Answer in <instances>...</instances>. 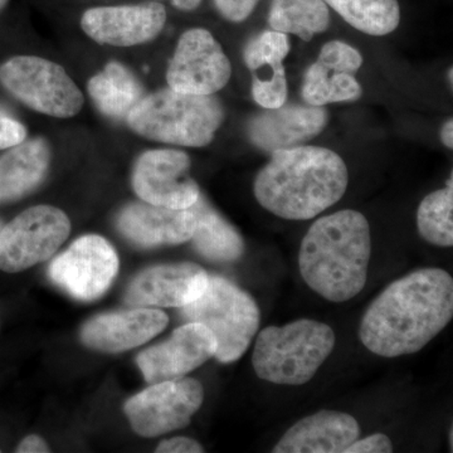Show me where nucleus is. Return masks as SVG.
I'll return each instance as SVG.
<instances>
[{
	"instance_id": "obj_1",
	"label": "nucleus",
	"mask_w": 453,
	"mask_h": 453,
	"mask_svg": "<svg viewBox=\"0 0 453 453\" xmlns=\"http://www.w3.org/2000/svg\"><path fill=\"white\" fill-rule=\"evenodd\" d=\"M452 318L451 275L442 268H421L375 297L363 316L359 338L375 356H410L436 338Z\"/></svg>"
},
{
	"instance_id": "obj_2",
	"label": "nucleus",
	"mask_w": 453,
	"mask_h": 453,
	"mask_svg": "<svg viewBox=\"0 0 453 453\" xmlns=\"http://www.w3.org/2000/svg\"><path fill=\"white\" fill-rule=\"evenodd\" d=\"M348 183V168L339 154L299 145L273 151L253 190L259 204L280 219L306 220L338 203Z\"/></svg>"
},
{
	"instance_id": "obj_3",
	"label": "nucleus",
	"mask_w": 453,
	"mask_h": 453,
	"mask_svg": "<svg viewBox=\"0 0 453 453\" xmlns=\"http://www.w3.org/2000/svg\"><path fill=\"white\" fill-rule=\"evenodd\" d=\"M372 255L368 220L357 211H336L310 226L301 242L299 267L306 285L332 303L365 288Z\"/></svg>"
},
{
	"instance_id": "obj_4",
	"label": "nucleus",
	"mask_w": 453,
	"mask_h": 453,
	"mask_svg": "<svg viewBox=\"0 0 453 453\" xmlns=\"http://www.w3.org/2000/svg\"><path fill=\"white\" fill-rule=\"evenodd\" d=\"M225 120V110L211 95L164 88L144 96L127 115V125L154 142L190 148L210 144Z\"/></svg>"
},
{
	"instance_id": "obj_5",
	"label": "nucleus",
	"mask_w": 453,
	"mask_h": 453,
	"mask_svg": "<svg viewBox=\"0 0 453 453\" xmlns=\"http://www.w3.org/2000/svg\"><path fill=\"white\" fill-rule=\"evenodd\" d=\"M335 333L320 321L300 319L258 334L252 365L262 380L303 386L314 378L335 348Z\"/></svg>"
},
{
	"instance_id": "obj_6",
	"label": "nucleus",
	"mask_w": 453,
	"mask_h": 453,
	"mask_svg": "<svg viewBox=\"0 0 453 453\" xmlns=\"http://www.w3.org/2000/svg\"><path fill=\"white\" fill-rule=\"evenodd\" d=\"M180 309L187 323L205 325L213 333L217 340L214 357L226 365L246 353L261 320L251 295L220 276H210L204 294Z\"/></svg>"
},
{
	"instance_id": "obj_7",
	"label": "nucleus",
	"mask_w": 453,
	"mask_h": 453,
	"mask_svg": "<svg viewBox=\"0 0 453 453\" xmlns=\"http://www.w3.org/2000/svg\"><path fill=\"white\" fill-rule=\"evenodd\" d=\"M0 83L35 111L73 118L81 111V89L61 65L35 56H17L0 65Z\"/></svg>"
},
{
	"instance_id": "obj_8",
	"label": "nucleus",
	"mask_w": 453,
	"mask_h": 453,
	"mask_svg": "<svg viewBox=\"0 0 453 453\" xmlns=\"http://www.w3.org/2000/svg\"><path fill=\"white\" fill-rule=\"evenodd\" d=\"M71 222L50 205H35L0 232V270L17 273L46 261L67 240Z\"/></svg>"
},
{
	"instance_id": "obj_9",
	"label": "nucleus",
	"mask_w": 453,
	"mask_h": 453,
	"mask_svg": "<svg viewBox=\"0 0 453 453\" xmlns=\"http://www.w3.org/2000/svg\"><path fill=\"white\" fill-rule=\"evenodd\" d=\"M204 401V389L193 378L159 381L131 396L125 413L142 437H157L187 427Z\"/></svg>"
},
{
	"instance_id": "obj_10",
	"label": "nucleus",
	"mask_w": 453,
	"mask_h": 453,
	"mask_svg": "<svg viewBox=\"0 0 453 453\" xmlns=\"http://www.w3.org/2000/svg\"><path fill=\"white\" fill-rule=\"evenodd\" d=\"M119 257L105 238L82 235L50 262L49 276L73 299L94 301L103 296L118 275Z\"/></svg>"
},
{
	"instance_id": "obj_11",
	"label": "nucleus",
	"mask_w": 453,
	"mask_h": 453,
	"mask_svg": "<svg viewBox=\"0 0 453 453\" xmlns=\"http://www.w3.org/2000/svg\"><path fill=\"white\" fill-rule=\"evenodd\" d=\"M232 67L216 38L202 28L189 29L179 38L166 73L169 88L192 95H213L229 79Z\"/></svg>"
},
{
	"instance_id": "obj_12",
	"label": "nucleus",
	"mask_w": 453,
	"mask_h": 453,
	"mask_svg": "<svg viewBox=\"0 0 453 453\" xmlns=\"http://www.w3.org/2000/svg\"><path fill=\"white\" fill-rule=\"evenodd\" d=\"M133 187L142 201L172 210H188L201 196L190 177L189 157L172 149L142 154L134 168Z\"/></svg>"
},
{
	"instance_id": "obj_13",
	"label": "nucleus",
	"mask_w": 453,
	"mask_h": 453,
	"mask_svg": "<svg viewBox=\"0 0 453 453\" xmlns=\"http://www.w3.org/2000/svg\"><path fill=\"white\" fill-rule=\"evenodd\" d=\"M217 340L205 325L187 323L168 340L146 349L136 363L149 384L178 380L216 356Z\"/></svg>"
},
{
	"instance_id": "obj_14",
	"label": "nucleus",
	"mask_w": 453,
	"mask_h": 453,
	"mask_svg": "<svg viewBox=\"0 0 453 453\" xmlns=\"http://www.w3.org/2000/svg\"><path fill=\"white\" fill-rule=\"evenodd\" d=\"M166 11L160 3L88 9L81 18L83 32L100 44L131 47L154 40L163 31Z\"/></svg>"
},
{
	"instance_id": "obj_15",
	"label": "nucleus",
	"mask_w": 453,
	"mask_h": 453,
	"mask_svg": "<svg viewBox=\"0 0 453 453\" xmlns=\"http://www.w3.org/2000/svg\"><path fill=\"white\" fill-rule=\"evenodd\" d=\"M208 282L207 271L192 262L159 265L131 281L125 301L131 306L183 308L204 294Z\"/></svg>"
},
{
	"instance_id": "obj_16",
	"label": "nucleus",
	"mask_w": 453,
	"mask_h": 453,
	"mask_svg": "<svg viewBox=\"0 0 453 453\" xmlns=\"http://www.w3.org/2000/svg\"><path fill=\"white\" fill-rule=\"evenodd\" d=\"M168 315L157 309H133L98 315L83 325L86 347L103 353H121L150 342L168 326Z\"/></svg>"
},
{
	"instance_id": "obj_17",
	"label": "nucleus",
	"mask_w": 453,
	"mask_h": 453,
	"mask_svg": "<svg viewBox=\"0 0 453 453\" xmlns=\"http://www.w3.org/2000/svg\"><path fill=\"white\" fill-rule=\"evenodd\" d=\"M327 119L323 106L282 105L255 116L249 124V136L257 148L273 153L315 138Z\"/></svg>"
},
{
	"instance_id": "obj_18",
	"label": "nucleus",
	"mask_w": 453,
	"mask_h": 453,
	"mask_svg": "<svg viewBox=\"0 0 453 453\" xmlns=\"http://www.w3.org/2000/svg\"><path fill=\"white\" fill-rule=\"evenodd\" d=\"M189 210H172L150 203H133L118 219L119 231L142 247L173 246L188 242L195 232Z\"/></svg>"
},
{
	"instance_id": "obj_19",
	"label": "nucleus",
	"mask_w": 453,
	"mask_h": 453,
	"mask_svg": "<svg viewBox=\"0 0 453 453\" xmlns=\"http://www.w3.org/2000/svg\"><path fill=\"white\" fill-rule=\"evenodd\" d=\"M359 437V423L353 416L325 410L295 423L273 452L342 453Z\"/></svg>"
},
{
	"instance_id": "obj_20",
	"label": "nucleus",
	"mask_w": 453,
	"mask_h": 453,
	"mask_svg": "<svg viewBox=\"0 0 453 453\" xmlns=\"http://www.w3.org/2000/svg\"><path fill=\"white\" fill-rule=\"evenodd\" d=\"M50 153L43 139H33L9 148L0 157V203L22 198L46 177Z\"/></svg>"
},
{
	"instance_id": "obj_21",
	"label": "nucleus",
	"mask_w": 453,
	"mask_h": 453,
	"mask_svg": "<svg viewBox=\"0 0 453 453\" xmlns=\"http://www.w3.org/2000/svg\"><path fill=\"white\" fill-rule=\"evenodd\" d=\"M195 216V232L190 241L203 257L217 262L237 261L244 252L241 234L211 208L202 195L192 207Z\"/></svg>"
},
{
	"instance_id": "obj_22",
	"label": "nucleus",
	"mask_w": 453,
	"mask_h": 453,
	"mask_svg": "<svg viewBox=\"0 0 453 453\" xmlns=\"http://www.w3.org/2000/svg\"><path fill=\"white\" fill-rule=\"evenodd\" d=\"M89 96L101 112L112 119H127L133 107L144 97L136 77L124 65L111 62L88 82Z\"/></svg>"
},
{
	"instance_id": "obj_23",
	"label": "nucleus",
	"mask_w": 453,
	"mask_h": 453,
	"mask_svg": "<svg viewBox=\"0 0 453 453\" xmlns=\"http://www.w3.org/2000/svg\"><path fill=\"white\" fill-rule=\"evenodd\" d=\"M268 22L273 31L291 33L309 42L326 31L329 9L324 0H273Z\"/></svg>"
},
{
	"instance_id": "obj_24",
	"label": "nucleus",
	"mask_w": 453,
	"mask_h": 453,
	"mask_svg": "<svg viewBox=\"0 0 453 453\" xmlns=\"http://www.w3.org/2000/svg\"><path fill=\"white\" fill-rule=\"evenodd\" d=\"M357 31L386 35L401 22L398 0H324Z\"/></svg>"
},
{
	"instance_id": "obj_25",
	"label": "nucleus",
	"mask_w": 453,
	"mask_h": 453,
	"mask_svg": "<svg viewBox=\"0 0 453 453\" xmlns=\"http://www.w3.org/2000/svg\"><path fill=\"white\" fill-rule=\"evenodd\" d=\"M362 96V88L354 73H340L316 61L306 71L303 97L311 106L344 103Z\"/></svg>"
},
{
	"instance_id": "obj_26",
	"label": "nucleus",
	"mask_w": 453,
	"mask_h": 453,
	"mask_svg": "<svg viewBox=\"0 0 453 453\" xmlns=\"http://www.w3.org/2000/svg\"><path fill=\"white\" fill-rule=\"evenodd\" d=\"M452 177L447 187L423 199L417 211V226L423 240L438 247L453 244Z\"/></svg>"
},
{
	"instance_id": "obj_27",
	"label": "nucleus",
	"mask_w": 453,
	"mask_h": 453,
	"mask_svg": "<svg viewBox=\"0 0 453 453\" xmlns=\"http://www.w3.org/2000/svg\"><path fill=\"white\" fill-rule=\"evenodd\" d=\"M288 52L290 41L286 33L267 31L250 42L244 50V61L253 73L267 65L273 70L277 65H282Z\"/></svg>"
},
{
	"instance_id": "obj_28",
	"label": "nucleus",
	"mask_w": 453,
	"mask_h": 453,
	"mask_svg": "<svg viewBox=\"0 0 453 453\" xmlns=\"http://www.w3.org/2000/svg\"><path fill=\"white\" fill-rule=\"evenodd\" d=\"M252 94L256 103L266 110L279 109L285 105L288 98V80L283 65L273 68L267 77L253 74Z\"/></svg>"
},
{
	"instance_id": "obj_29",
	"label": "nucleus",
	"mask_w": 453,
	"mask_h": 453,
	"mask_svg": "<svg viewBox=\"0 0 453 453\" xmlns=\"http://www.w3.org/2000/svg\"><path fill=\"white\" fill-rule=\"evenodd\" d=\"M318 62L340 73H356L362 67L363 57L344 42L333 41L321 49Z\"/></svg>"
},
{
	"instance_id": "obj_30",
	"label": "nucleus",
	"mask_w": 453,
	"mask_h": 453,
	"mask_svg": "<svg viewBox=\"0 0 453 453\" xmlns=\"http://www.w3.org/2000/svg\"><path fill=\"white\" fill-rule=\"evenodd\" d=\"M27 130L13 116L0 110V150L13 148L25 142Z\"/></svg>"
},
{
	"instance_id": "obj_31",
	"label": "nucleus",
	"mask_w": 453,
	"mask_h": 453,
	"mask_svg": "<svg viewBox=\"0 0 453 453\" xmlns=\"http://www.w3.org/2000/svg\"><path fill=\"white\" fill-rule=\"evenodd\" d=\"M259 0H214L219 13L231 22H243L256 8Z\"/></svg>"
},
{
	"instance_id": "obj_32",
	"label": "nucleus",
	"mask_w": 453,
	"mask_h": 453,
	"mask_svg": "<svg viewBox=\"0 0 453 453\" xmlns=\"http://www.w3.org/2000/svg\"><path fill=\"white\" fill-rule=\"evenodd\" d=\"M393 452L392 441L383 434H375L372 436L357 440L351 443L344 453H390Z\"/></svg>"
},
{
	"instance_id": "obj_33",
	"label": "nucleus",
	"mask_w": 453,
	"mask_h": 453,
	"mask_svg": "<svg viewBox=\"0 0 453 453\" xmlns=\"http://www.w3.org/2000/svg\"><path fill=\"white\" fill-rule=\"evenodd\" d=\"M157 453H202L204 449L201 443L189 437H174L163 441L157 447Z\"/></svg>"
},
{
	"instance_id": "obj_34",
	"label": "nucleus",
	"mask_w": 453,
	"mask_h": 453,
	"mask_svg": "<svg viewBox=\"0 0 453 453\" xmlns=\"http://www.w3.org/2000/svg\"><path fill=\"white\" fill-rule=\"evenodd\" d=\"M16 451L18 453H49L50 449L43 438L37 434H31L18 445Z\"/></svg>"
},
{
	"instance_id": "obj_35",
	"label": "nucleus",
	"mask_w": 453,
	"mask_h": 453,
	"mask_svg": "<svg viewBox=\"0 0 453 453\" xmlns=\"http://www.w3.org/2000/svg\"><path fill=\"white\" fill-rule=\"evenodd\" d=\"M441 139L447 148H453V122L451 119L443 125L442 130H441Z\"/></svg>"
},
{
	"instance_id": "obj_36",
	"label": "nucleus",
	"mask_w": 453,
	"mask_h": 453,
	"mask_svg": "<svg viewBox=\"0 0 453 453\" xmlns=\"http://www.w3.org/2000/svg\"><path fill=\"white\" fill-rule=\"evenodd\" d=\"M172 4L175 8L180 9V11H195L201 5L202 0H170Z\"/></svg>"
},
{
	"instance_id": "obj_37",
	"label": "nucleus",
	"mask_w": 453,
	"mask_h": 453,
	"mask_svg": "<svg viewBox=\"0 0 453 453\" xmlns=\"http://www.w3.org/2000/svg\"><path fill=\"white\" fill-rule=\"evenodd\" d=\"M8 0H0V9L4 7L5 4H7Z\"/></svg>"
},
{
	"instance_id": "obj_38",
	"label": "nucleus",
	"mask_w": 453,
	"mask_h": 453,
	"mask_svg": "<svg viewBox=\"0 0 453 453\" xmlns=\"http://www.w3.org/2000/svg\"><path fill=\"white\" fill-rule=\"evenodd\" d=\"M3 226H4V225H3L2 220H0V232H2Z\"/></svg>"
}]
</instances>
